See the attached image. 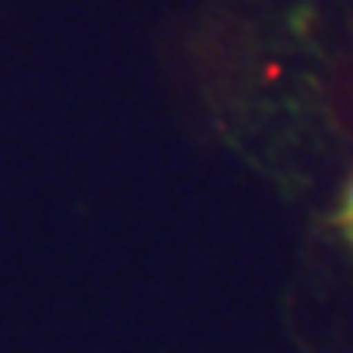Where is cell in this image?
<instances>
[{
	"instance_id": "cell-1",
	"label": "cell",
	"mask_w": 353,
	"mask_h": 353,
	"mask_svg": "<svg viewBox=\"0 0 353 353\" xmlns=\"http://www.w3.org/2000/svg\"><path fill=\"white\" fill-rule=\"evenodd\" d=\"M343 223H347V236L353 242V187H350V203H347V213H343Z\"/></svg>"
}]
</instances>
